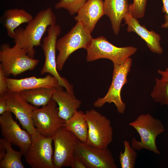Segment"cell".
Here are the masks:
<instances>
[{
	"mask_svg": "<svg viewBox=\"0 0 168 168\" xmlns=\"http://www.w3.org/2000/svg\"><path fill=\"white\" fill-rule=\"evenodd\" d=\"M125 24L128 25L127 30L134 32L138 35L146 42L150 50L158 54H162L163 50L160 43V35L154 31L148 30L144 26H141L137 19L133 17L129 12L124 19Z\"/></svg>",
	"mask_w": 168,
	"mask_h": 168,
	"instance_id": "cell-17",
	"label": "cell"
},
{
	"mask_svg": "<svg viewBox=\"0 0 168 168\" xmlns=\"http://www.w3.org/2000/svg\"><path fill=\"white\" fill-rule=\"evenodd\" d=\"M8 91L19 93L21 91L40 88H54L59 85L58 80L50 74L43 77L32 76L16 79L6 77Z\"/></svg>",
	"mask_w": 168,
	"mask_h": 168,
	"instance_id": "cell-15",
	"label": "cell"
},
{
	"mask_svg": "<svg viewBox=\"0 0 168 168\" xmlns=\"http://www.w3.org/2000/svg\"><path fill=\"white\" fill-rule=\"evenodd\" d=\"M55 90V87L40 88L23 91L19 93L27 102L37 107L46 105L52 99Z\"/></svg>",
	"mask_w": 168,
	"mask_h": 168,
	"instance_id": "cell-22",
	"label": "cell"
},
{
	"mask_svg": "<svg viewBox=\"0 0 168 168\" xmlns=\"http://www.w3.org/2000/svg\"><path fill=\"white\" fill-rule=\"evenodd\" d=\"M63 86L55 87L52 99L58 105V114L63 119L67 120L71 118L80 107L82 101L77 99L74 94L64 91Z\"/></svg>",
	"mask_w": 168,
	"mask_h": 168,
	"instance_id": "cell-18",
	"label": "cell"
},
{
	"mask_svg": "<svg viewBox=\"0 0 168 168\" xmlns=\"http://www.w3.org/2000/svg\"><path fill=\"white\" fill-rule=\"evenodd\" d=\"M53 141L54 150L53 159L54 168L71 167L76 149L80 141L63 126L54 135Z\"/></svg>",
	"mask_w": 168,
	"mask_h": 168,
	"instance_id": "cell-10",
	"label": "cell"
},
{
	"mask_svg": "<svg viewBox=\"0 0 168 168\" xmlns=\"http://www.w3.org/2000/svg\"><path fill=\"white\" fill-rule=\"evenodd\" d=\"M12 113L7 111L0 116V126L3 138L18 147L25 154L31 142V135L21 128L14 120Z\"/></svg>",
	"mask_w": 168,
	"mask_h": 168,
	"instance_id": "cell-14",
	"label": "cell"
},
{
	"mask_svg": "<svg viewBox=\"0 0 168 168\" xmlns=\"http://www.w3.org/2000/svg\"><path fill=\"white\" fill-rule=\"evenodd\" d=\"M85 118L88 127L86 143L101 148H107L113 140V131L110 120L94 109L86 111Z\"/></svg>",
	"mask_w": 168,
	"mask_h": 168,
	"instance_id": "cell-7",
	"label": "cell"
},
{
	"mask_svg": "<svg viewBox=\"0 0 168 168\" xmlns=\"http://www.w3.org/2000/svg\"><path fill=\"white\" fill-rule=\"evenodd\" d=\"M157 73L161 76L160 79L162 81L168 82V67L164 71L158 70Z\"/></svg>",
	"mask_w": 168,
	"mask_h": 168,
	"instance_id": "cell-32",
	"label": "cell"
},
{
	"mask_svg": "<svg viewBox=\"0 0 168 168\" xmlns=\"http://www.w3.org/2000/svg\"><path fill=\"white\" fill-rule=\"evenodd\" d=\"M7 102V111L13 114L23 128L31 135L37 132L32 118L33 111L37 107L27 102L19 93L7 91L5 93Z\"/></svg>",
	"mask_w": 168,
	"mask_h": 168,
	"instance_id": "cell-13",
	"label": "cell"
},
{
	"mask_svg": "<svg viewBox=\"0 0 168 168\" xmlns=\"http://www.w3.org/2000/svg\"><path fill=\"white\" fill-rule=\"evenodd\" d=\"M7 107L5 93L0 94V114H2L7 111Z\"/></svg>",
	"mask_w": 168,
	"mask_h": 168,
	"instance_id": "cell-30",
	"label": "cell"
},
{
	"mask_svg": "<svg viewBox=\"0 0 168 168\" xmlns=\"http://www.w3.org/2000/svg\"><path fill=\"white\" fill-rule=\"evenodd\" d=\"M124 150L123 152H120L119 160L122 168H134L137 156L136 150L127 140L123 142Z\"/></svg>",
	"mask_w": 168,
	"mask_h": 168,
	"instance_id": "cell-25",
	"label": "cell"
},
{
	"mask_svg": "<svg viewBox=\"0 0 168 168\" xmlns=\"http://www.w3.org/2000/svg\"><path fill=\"white\" fill-rule=\"evenodd\" d=\"M61 28L58 25L50 26L48 28L47 35L43 39L41 46L43 51L45 60L40 74L48 73L54 77L58 81L59 85L65 87L66 90L74 94L72 85L64 77H61L58 71L56 56V44L58 36Z\"/></svg>",
	"mask_w": 168,
	"mask_h": 168,
	"instance_id": "cell-8",
	"label": "cell"
},
{
	"mask_svg": "<svg viewBox=\"0 0 168 168\" xmlns=\"http://www.w3.org/2000/svg\"><path fill=\"white\" fill-rule=\"evenodd\" d=\"M86 50L87 62L105 58L111 61L113 64H121L134 54L137 49L133 46L117 47L102 36L93 38Z\"/></svg>",
	"mask_w": 168,
	"mask_h": 168,
	"instance_id": "cell-5",
	"label": "cell"
},
{
	"mask_svg": "<svg viewBox=\"0 0 168 168\" xmlns=\"http://www.w3.org/2000/svg\"></svg>",
	"mask_w": 168,
	"mask_h": 168,
	"instance_id": "cell-34",
	"label": "cell"
},
{
	"mask_svg": "<svg viewBox=\"0 0 168 168\" xmlns=\"http://www.w3.org/2000/svg\"><path fill=\"white\" fill-rule=\"evenodd\" d=\"M150 95L154 101L161 105H168V82L156 78Z\"/></svg>",
	"mask_w": 168,
	"mask_h": 168,
	"instance_id": "cell-24",
	"label": "cell"
},
{
	"mask_svg": "<svg viewBox=\"0 0 168 168\" xmlns=\"http://www.w3.org/2000/svg\"><path fill=\"white\" fill-rule=\"evenodd\" d=\"M6 77L5 74L0 65V94H4L8 91Z\"/></svg>",
	"mask_w": 168,
	"mask_h": 168,
	"instance_id": "cell-28",
	"label": "cell"
},
{
	"mask_svg": "<svg viewBox=\"0 0 168 168\" xmlns=\"http://www.w3.org/2000/svg\"><path fill=\"white\" fill-rule=\"evenodd\" d=\"M132 59L128 58L121 64H113L112 81L105 95L98 98L94 102L93 105L96 108H100L105 103H114L118 112L123 114L126 109V104L123 101L121 96L122 89L128 82L127 76L132 64Z\"/></svg>",
	"mask_w": 168,
	"mask_h": 168,
	"instance_id": "cell-6",
	"label": "cell"
},
{
	"mask_svg": "<svg viewBox=\"0 0 168 168\" xmlns=\"http://www.w3.org/2000/svg\"><path fill=\"white\" fill-rule=\"evenodd\" d=\"M74 17L75 20L81 22L91 33L99 19L104 15L103 0H87Z\"/></svg>",
	"mask_w": 168,
	"mask_h": 168,
	"instance_id": "cell-16",
	"label": "cell"
},
{
	"mask_svg": "<svg viewBox=\"0 0 168 168\" xmlns=\"http://www.w3.org/2000/svg\"><path fill=\"white\" fill-rule=\"evenodd\" d=\"M33 18L32 15L25 10L16 8L7 10L2 17L8 35L13 39L15 30L21 25L28 23Z\"/></svg>",
	"mask_w": 168,
	"mask_h": 168,
	"instance_id": "cell-20",
	"label": "cell"
},
{
	"mask_svg": "<svg viewBox=\"0 0 168 168\" xmlns=\"http://www.w3.org/2000/svg\"><path fill=\"white\" fill-rule=\"evenodd\" d=\"M163 4L162 12L165 13V18L166 22L162 24L161 27L163 28H168V0H162Z\"/></svg>",
	"mask_w": 168,
	"mask_h": 168,
	"instance_id": "cell-29",
	"label": "cell"
},
{
	"mask_svg": "<svg viewBox=\"0 0 168 168\" xmlns=\"http://www.w3.org/2000/svg\"><path fill=\"white\" fill-rule=\"evenodd\" d=\"M56 24V17L50 7L40 11L24 28L15 31L14 42L27 50L28 55L34 58V47L42 45L41 40L49 27Z\"/></svg>",
	"mask_w": 168,
	"mask_h": 168,
	"instance_id": "cell-1",
	"label": "cell"
},
{
	"mask_svg": "<svg viewBox=\"0 0 168 168\" xmlns=\"http://www.w3.org/2000/svg\"><path fill=\"white\" fill-rule=\"evenodd\" d=\"M6 153V148L2 142L0 140V161L3 158Z\"/></svg>",
	"mask_w": 168,
	"mask_h": 168,
	"instance_id": "cell-33",
	"label": "cell"
},
{
	"mask_svg": "<svg viewBox=\"0 0 168 168\" xmlns=\"http://www.w3.org/2000/svg\"><path fill=\"white\" fill-rule=\"evenodd\" d=\"M0 61L2 69L7 77L15 76L26 71L33 70L39 61L29 56L27 52L17 43L11 47L7 43L0 47Z\"/></svg>",
	"mask_w": 168,
	"mask_h": 168,
	"instance_id": "cell-3",
	"label": "cell"
},
{
	"mask_svg": "<svg viewBox=\"0 0 168 168\" xmlns=\"http://www.w3.org/2000/svg\"><path fill=\"white\" fill-rule=\"evenodd\" d=\"M74 157L81 160L87 168H117L112 153L108 148H101L78 142Z\"/></svg>",
	"mask_w": 168,
	"mask_h": 168,
	"instance_id": "cell-12",
	"label": "cell"
},
{
	"mask_svg": "<svg viewBox=\"0 0 168 168\" xmlns=\"http://www.w3.org/2000/svg\"><path fill=\"white\" fill-rule=\"evenodd\" d=\"M57 104L52 99L46 105L33 111V124L37 131L43 135L53 137L58 130L63 126L65 120L59 116Z\"/></svg>",
	"mask_w": 168,
	"mask_h": 168,
	"instance_id": "cell-11",
	"label": "cell"
},
{
	"mask_svg": "<svg viewBox=\"0 0 168 168\" xmlns=\"http://www.w3.org/2000/svg\"><path fill=\"white\" fill-rule=\"evenodd\" d=\"M129 124L136 130L140 136V141L135 137L131 140V145L136 150L144 149L158 155L160 154L156 140L157 136L165 130L161 121L149 114H144L139 115Z\"/></svg>",
	"mask_w": 168,
	"mask_h": 168,
	"instance_id": "cell-2",
	"label": "cell"
},
{
	"mask_svg": "<svg viewBox=\"0 0 168 168\" xmlns=\"http://www.w3.org/2000/svg\"><path fill=\"white\" fill-rule=\"evenodd\" d=\"M31 137L30 145L24 154L27 163L33 168H54L53 137L43 135L37 131Z\"/></svg>",
	"mask_w": 168,
	"mask_h": 168,
	"instance_id": "cell-9",
	"label": "cell"
},
{
	"mask_svg": "<svg viewBox=\"0 0 168 168\" xmlns=\"http://www.w3.org/2000/svg\"><path fill=\"white\" fill-rule=\"evenodd\" d=\"M147 0H133V3L129 5L128 12L133 17L142 18L144 16Z\"/></svg>",
	"mask_w": 168,
	"mask_h": 168,
	"instance_id": "cell-27",
	"label": "cell"
},
{
	"mask_svg": "<svg viewBox=\"0 0 168 168\" xmlns=\"http://www.w3.org/2000/svg\"><path fill=\"white\" fill-rule=\"evenodd\" d=\"M81 142L86 143L88 136V124L85 118V113L77 111L70 119L65 120L63 125Z\"/></svg>",
	"mask_w": 168,
	"mask_h": 168,
	"instance_id": "cell-21",
	"label": "cell"
},
{
	"mask_svg": "<svg viewBox=\"0 0 168 168\" xmlns=\"http://www.w3.org/2000/svg\"><path fill=\"white\" fill-rule=\"evenodd\" d=\"M71 167L72 168H87L85 164L80 159L74 157Z\"/></svg>",
	"mask_w": 168,
	"mask_h": 168,
	"instance_id": "cell-31",
	"label": "cell"
},
{
	"mask_svg": "<svg viewBox=\"0 0 168 168\" xmlns=\"http://www.w3.org/2000/svg\"><path fill=\"white\" fill-rule=\"evenodd\" d=\"M87 0H60L55 6L56 9L63 8L67 10L71 15L77 13L84 6Z\"/></svg>",
	"mask_w": 168,
	"mask_h": 168,
	"instance_id": "cell-26",
	"label": "cell"
},
{
	"mask_svg": "<svg viewBox=\"0 0 168 168\" xmlns=\"http://www.w3.org/2000/svg\"><path fill=\"white\" fill-rule=\"evenodd\" d=\"M93 39L91 33L80 22L58 40L56 44L58 53L56 57L57 68L61 71L70 55L81 48L87 49Z\"/></svg>",
	"mask_w": 168,
	"mask_h": 168,
	"instance_id": "cell-4",
	"label": "cell"
},
{
	"mask_svg": "<svg viewBox=\"0 0 168 168\" xmlns=\"http://www.w3.org/2000/svg\"><path fill=\"white\" fill-rule=\"evenodd\" d=\"M6 149V153L3 158L0 161V168H24L21 160L24 153L21 151H17L12 147V144L4 138L0 139Z\"/></svg>",
	"mask_w": 168,
	"mask_h": 168,
	"instance_id": "cell-23",
	"label": "cell"
},
{
	"mask_svg": "<svg viewBox=\"0 0 168 168\" xmlns=\"http://www.w3.org/2000/svg\"><path fill=\"white\" fill-rule=\"evenodd\" d=\"M127 0H104L105 14L110 18L114 34L118 35L121 24L126 13L128 12Z\"/></svg>",
	"mask_w": 168,
	"mask_h": 168,
	"instance_id": "cell-19",
	"label": "cell"
}]
</instances>
